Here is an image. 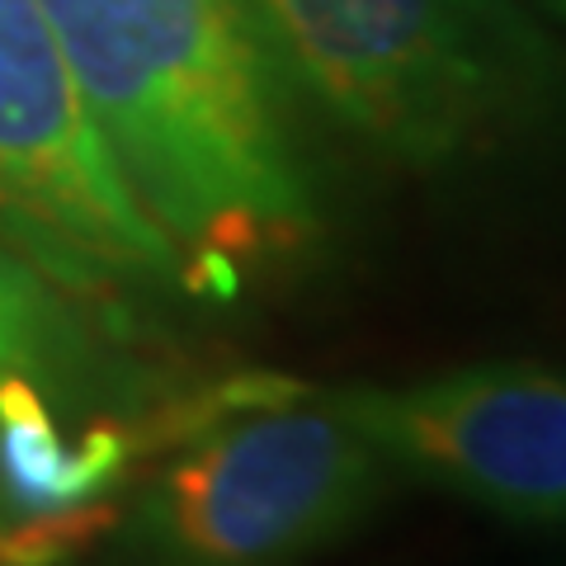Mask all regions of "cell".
Wrapping results in <instances>:
<instances>
[{"instance_id": "6da1fadb", "label": "cell", "mask_w": 566, "mask_h": 566, "mask_svg": "<svg viewBox=\"0 0 566 566\" xmlns=\"http://www.w3.org/2000/svg\"><path fill=\"white\" fill-rule=\"evenodd\" d=\"M114 166L193 293L316 232L289 85L245 0H33Z\"/></svg>"}, {"instance_id": "7a4b0ae2", "label": "cell", "mask_w": 566, "mask_h": 566, "mask_svg": "<svg viewBox=\"0 0 566 566\" xmlns=\"http://www.w3.org/2000/svg\"><path fill=\"white\" fill-rule=\"evenodd\" d=\"M283 85L444 180L566 147V33L528 0H245Z\"/></svg>"}, {"instance_id": "3957f363", "label": "cell", "mask_w": 566, "mask_h": 566, "mask_svg": "<svg viewBox=\"0 0 566 566\" xmlns=\"http://www.w3.org/2000/svg\"><path fill=\"white\" fill-rule=\"evenodd\" d=\"M397 482L331 387L264 382L142 486L123 553L133 566H297L378 515Z\"/></svg>"}, {"instance_id": "277c9868", "label": "cell", "mask_w": 566, "mask_h": 566, "mask_svg": "<svg viewBox=\"0 0 566 566\" xmlns=\"http://www.w3.org/2000/svg\"><path fill=\"white\" fill-rule=\"evenodd\" d=\"M0 241L104 312L189 289L180 251L114 166L33 0H0Z\"/></svg>"}, {"instance_id": "5b68a950", "label": "cell", "mask_w": 566, "mask_h": 566, "mask_svg": "<svg viewBox=\"0 0 566 566\" xmlns=\"http://www.w3.org/2000/svg\"><path fill=\"white\" fill-rule=\"evenodd\" d=\"M340 411L424 482L520 524H566V368L463 364L392 387H331Z\"/></svg>"}, {"instance_id": "8992f818", "label": "cell", "mask_w": 566, "mask_h": 566, "mask_svg": "<svg viewBox=\"0 0 566 566\" xmlns=\"http://www.w3.org/2000/svg\"><path fill=\"white\" fill-rule=\"evenodd\" d=\"M118 312H104L43 274L29 255L0 241V378L24 374L48 387L57 406L99 411L128 401L133 368L118 359L109 335Z\"/></svg>"}, {"instance_id": "52a82bcc", "label": "cell", "mask_w": 566, "mask_h": 566, "mask_svg": "<svg viewBox=\"0 0 566 566\" xmlns=\"http://www.w3.org/2000/svg\"><path fill=\"white\" fill-rule=\"evenodd\" d=\"M137 444L142 434L123 420H95L71 444L43 382L0 378V524L95 505L133 463Z\"/></svg>"}, {"instance_id": "ba28073f", "label": "cell", "mask_w": 566, "mask_h": 566, "mask_svg": "<svg viewBox=\"0 0 566 566\" xmlns=\"http://www.w3.org/2000/svg\"><path fill=\"white\" fill-rule=\"evenodd\" d=\"M104 524V510H66V515H39L20 524H0V566H52L71 547L91 543Z\"/></svg>"}, {"instance_id": "9c48e42d", "label": "cell", "mask_w": 566, "mask_h": 566, "mask_svg": "<svg viewBox=\"0 0 566 566\" xmlns=\"http://www.w3.org/2000/svg\"><path fill=\"white\" fill-rule=\"evenodd\" d=\"M528 6H534V10H543L547 20H553V24L566 33V0H528Z\"/></svg>"}]
</instances>
